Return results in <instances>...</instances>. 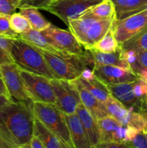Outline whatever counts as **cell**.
<instances>
[{
    "label": "cell",
    "instance_id": "cell-36",
    "mask_svg": "<svg viewBox=\"0 0 147 148\" xmlns=\"http://www.w3.org/2000/svg\"><path fill=\"white\" fill-rule=\"evenodd\" d=\"M138 62L140 68H147V50L138 51Z\"/></svg>",
    "mask_w": 147,
    "mask_h": 148
},
{
    "label": "cell",
    "instance_id": "cell-22",
    "mask_svg": "<svg viewBox=\"0 0 147 148\" xmlns=\"http://www.w3.org/2000/svg\"><path fill=\"white\" fill-rule=\"evenodd\" d=\"M108 116L113 117L122 126L126 127L131 116V111L125 108L121 103L110 96L103 103Z\"/></svg>",
    "mask_w": 147,
    "mask_h": 148
},
{
    "label": "cell",
    "instance_id": "cell-30",
    "mask_svg": "<svg viewBox=\"0 0 147 148\" xmlns=\"http://www.w3.org/2000/svg\"><path fill=\"white\" fill-rule=\"evenodd\" d=\"M126 127H133L138 132H144L147 127V117L139 111H131Z\"/></svg>",
    "mask_w": 147,
    "mask_h": 148
},
{
    "label": "cell",
    "instance_id": "cell-1",
    "mask_svg": "<svg viewBox=\"0 0 147 148\" xmlns=\"http://www.w3.org/2000/svg\"><path fill=\"white\" fill-rule=\"evenodd\" d=\"M32 103L12 101L0 108V134L11 148H27L35 119Z\"/></svg>",
    "mask_w": 147,
    "mask_h": 148
},
{
    "label": "cell",
    "instance_id": "cell-21",
    "mask_svg": "<svg viewBox=\"0 0 147 148\" xmlns=\"http://www.w3.org/2000/svg\"><path fill=\"white\" fill-rule=\"evenodd\" d=\"M20 12L27 19L32 28L39 31H43L53 26L51 23L46 20L38 11V9L30 6H21L19 7Z\"/></svg>",
    "mask_w": 147,
    "mask_h": 148
},
{
    "label": "cell",
    "instance_id": "cell-27",
    "mask_svg": "<svg viewBox=\"0 0 147 148\" xmlns=\"http://www.w3.org/2000/svg\"><path fill=\"white\" fill-rule=\"evenodd\" d=\"M122 50H134L136 51L147 50V26L120 46Z\"/></svg>",
    "mask_w": 147,
    "mask_h": 148
},
{
    "label": "cell",
    "instance_id": "cell-13",
    "mask_svg": "<svg viewBox=\"0 0 147 148\" xmlns=\"http://www.w3.org/2000/svg\"><path fill=\"white\" fill-rule=\"evenodd\" d=\"M134 82L116 85H107L113 98L131 111H141L144 101L138 99L134 94Z\"/></svg>",
    "mask_w": 147,
    "mask_h": 148
},
{
    "label": "cell",
    "instance_id": "cell-17",
    "mask_svg": "<svg viewBox=\"0 0 147 148\" xmlns=\"http://www.w3.org/2000/svg\"><path fill=\"white\" fill-rule=\"evenodd\" d=\"M87 50L90 52L94 65H114V66H118L131 69L129 64L123 57L120 46L115 51L111 53H104V52L99 51L95 49H87Z\"/></svg>",
    "mask_w": 147,
    "mask_h": 148
},
{
    "label": "cell",
    "instance_id": "cell-9",
    "mask_svg": "<svg viewBox=\"0 0 147 148\" xmlns=\"http://www.w3.org/2000/svg\"><path fill=\"white\" fill-rule=\"evenodd\" d=\"M146 26L147 14L141 11L121 20L115 19L112 29L118 44L121 46Z\"/></svg>",
    "mask_w": 147,
    "mask_h": 148
},
{
    "label": "cell",
    "instance_id": "cell-5",
    "mask_svg": "<svg viewBox=\"0 0 147 148\" xmlns=\"http://www.w3.org/2000/svg\"><path fill=\"white\" fill-rule=\"evenodd\" d=\"M34 116L53 132L66 148H74L65 114L56 105L40 102L32 103Z\"/></svg>",
    "mask_w": 147,
    "mask_h": 148
},
{
    "label": "cell",
    "instance_id": "cell-20",
    "mask_svg": "<svg viewBox=\"0 0 147 148\" xmlns=\"http://www.w3.org/2000/svg\"><path fill=\"white\" fill-rule=\"evenodd\" d=\"M115 9V19L121 20L142 11L147 0H112Z\"/></svg>",
    "mask_w": 147,
    "mask_h": 148
},
{
    "label": "cell",
    "instance_id": "cell-34",
    "mask_svg": "<svg viewBox=\"0 0 147 148\" xmlns=\"http://www.w3.org/2000/svg\"><path fill=\"white\" fill-rule=\"evenodd\" d=\"M128 147L147 148V138L144 132H138L131 142L126 143Z\"/></svg>",
    "mask_w": 147,
    "mask_h": 148
},
{
    "label": "cell",
    "instance_id": "cell-42",
    "mask_svg": "<svg viewBox=\"0 0 147 148\" xmlns=\"http://www.w3.org/2000/svg\"><path fill=\"white\" fill-rule=\"evenodd\" d=\"M139 78L147 82V68H141L137 73Z\"/></svg>",
    "mask_w": 147,
    "mask_h": 148
},
{
    "label": "cell",
    "instance_id": "cell-15",
    "mask_svg": "<svg viewBox=\"0 0 147 148\" xmlns=\"http://www.w3.org/2000/svg\"><path fill=\"white\" fill-rule=\"evenodd\" d=\"M76 114L80 119L84 127L86 132L91 147L97 148L100 144V130L97 120L86 109L84 106L80 103L76 108Z\"/></svg>",
    "mask_w": 147,
    "mask_h": 148
},
{
    "label": "cell",
    "instance_id": "cell-31",
    "mask_svg": "<svg viewBox=\"0 0 147 148\" xmlns=\"http://www.w3.org/2000/svg\"><path fill=\"white\" fill-rule=\"evenodd\" d=\"M0 36L12 38H19V35L12 30L10 25V14H0Z\"/></svg>",
    "mask_w": 147,
    "mask_h": 148
},
{
    "label": "cell",
    "instance_id": "cell-14",
    "mask_svg": "<svg viewBox=\"0 0 147 148\" xmlns=\"http://www.w3.org/2000/svg\"><path fill=\"white\" fill-rule=\"evenodd\" d=\"M76 88L80 98L81 103L85 108L92 114L97 120L108 116L104 105L99 102L87 88L82 83L79 77L74 80H71Z\"/></svg>",
    "mask_w": 147,
    "mask_h": 148
},
{
    "label": "cell",
    "instance_id": "cell-24",
    "mask_svg": "<svg viewBox=\"0 0 147 148\" xmlns=\"http://www.w3.org/2000/svg\"><path fill=\"white\" fill-rule=\"evenodd\" d=\"M82 83L87 88L88 90L102 104L112 96L106 84L98 79L96 76L91 79H84L79 77Z\"/></svg>",
    "mask_w": 147,
    "mask_h": 148
},
{
    "label": "cell",
    "instance_id": "cell-41",
    "mask_svg": "<svg viewBox=\"0 0 147 148\" xmlns=\"http://www.w3.org/2000/svg\"><path fill=\"white\" fill-rule=\"evenodd\" d=\"M0 95H5V96L8 97V98H10V99H12L10 94H9L8 91H7V88H6L5 85H4V81H3L2 77H1V74H0Z\"/></svg>",
    "mask_w": 147,
    "mask_h": 148
},
{
    "label": "cell",
    "instance_id": "cell-6",
    "mask_svg": "<svg viewBox=\"0 0 147 148\" xmlns=\"http://www.w3.org/2000/svg\"><path fill=\"white\" fill-rule=\"evenodd\" d=\"M18 68L26 92L33 102L56 105V96L49 78Z\"/></svg>",
    "mask_w": 147,
    "mask_h": 148
},
{
    "label": "cell",
    "instance_id": "cell-25",
    "mask_svg": "<svg viewBox=\"0 0 147 148\" xmlns=\"http://www.w3.org/2000/svg\"><path fill=\"white\" fill-rule=\"evenodd\" d=\"M85 13L99 18L112 17L115 15V9L112 0H102L100 2L89 7Z\"/></svg>",
    "mask_w": 147,
    "mask_h": 148
},
{
    "label": "cell",
    "instance_id": "cell-19",
    "mask_svg": "<svg viewBox=\"0 0 147 148\" xmlns=\"http://www.w3.org/2000/svg\"><path fill=\"white\" fill-rule=\"evenodd\" d=\"M33 134L40 139L45 148H66L57 136L35 117L33 124Z\"/></svg>",
    "mask_w": 147,
    "mask_h": 148
},
{
    "label": "cell",
    "instance_id": "cell-37",
    "mask_svg": "<svg viewBox=\"0 0 147 148\" xmlns=\"http://www.w3.org/2000/svg\"><path fill=\"white\" fill-rule=\"evenodd\" d=\"M138 131L135 128L131 127H126V132H125V137L124 139V143H126L131 142L134 138Z\"/></svg>",
    "mask_w": 147,
    "mask_h": 148
},
{
    "label": "cell",
    "instance_id": "cell-3",
    "mask_svg": "<svg viewBox=\"0 0 147 148\" xmlns=\"http://www.w3.org/2000/svg\"><path fill=\"white\" fill-rule=\"evenodd\" d=\"M115 19V15L99 18L84 12L80 17L69 20L68 26L82 46L91 49L110 28Z\"/></svg>",
    "mask_w": 147,
    "mask_h": 148
},
{
    "label": "cell",
    "instance_id": "cell-29",
    "mask_svg": "<svg viewBox=\"0 0 147 148\" xmlns=\"http://www.w3.org/2000/svg\"><path fill=\"white\" fill-rule=\"evenodd\" d=\"M13 39L7 36H0V64L14 63L12 56Z\"/></svg>",
    "mask_w": 147,
    "mask_h": 148
},
{
    "label": "cell",
    "instance_id": "cell-18",
    "mask_svg": "<svg viewBox=\"0 0 147 148\" xmlns=\"http://www.w3.org/2000/svg\"><path fill=\"white\" fill-rule=\"evenodd\" d=\"M19 38L40 49L54 53H64L65 51L55 46L41 31L31 28L28 31L19 35ZM67 53V52H66Z\"/></svg>",
    "mask_w": 147,
    "mask_h": 148
},
{
    "label": "cell",
    "instance_id": "cell-43",
    "mask_svg": "<svg viewBox=\"0 0 147 148\" xmlns=\"http://www.w3.org/2000/svg\"><path fill=\"white\" fill-rule=\"evenodd\" d=\"M12 101V100L10 99V98H8V97L5 96V95H0V108L6 105V104L9 103L11 102Z\"/></svg>",
    "mask_w": 147,
    "mask_h": 148
},
{
    "label": "cell",
    "instance_id": "cell-10",
    "mask_svg": "<svg viewBox=\"0 0 147 148\" xmlns=\"http://www.w3.org/2000/svg\"><path fill=\"white\" fill-rule=\"evenodd\" d=\"M0 74L7 91L14 101H31L24 88L22 79L15 63L0 64Z\"/></svg>",
    "mask_w": 147,
    "mask_h": 148
},
{
    "label": "cell",
    "instance_id": "cell-40",
    "mask_svg": "<svg viewBox=\"0 0 147 148\" xmlns=\"http://www.w3.org/2000/svg\"><path fill=\"white\" fill-rule=\"evenodd\" d=\"M95 77L93 69H91V67H86L83 69L79 77L84 79H91Z\"/></svg>",
    "mask_w": 147,
    "mask_h": 148
},
{
    "label": "cell",
    "instance_id": "cell-38",
    "mask_svg": "<svg viewBox=\"0 0 147 148\" xmlns=\"http://www.w3.org/2000/svg\"><path fill=\"white\" fill-rule=\"evenodd\" d=\"M97 147L100 148H110V147H128L126 143H120L118 142H108L105 143H100Z\"/></svg>",
    "mask_w": 147,
    "mask_h": 148
},
{
    "label": "cell",
    "instance_id": "cell-26",
    "mask_svg": "<svg viewBox=\"0 0 147 148\" xmlns=\"http://www.w3.org/2000/svg\"><path fill=\"white\" fill-rule=\"evenodd\" d=\"M119 47L120 45L115 38L112 25L105 36L94 45L92 49L104 53H111L115 51Z\"/></svg>",
    "mask_w": 147,
    "mask_h": 148
},
{
    "label": "cell",
    "instance_id": "cell-7",
    "mask_svg": "<svg viewBox=\"0 0 147 148\" xmlns=\"http://www.w3.org/2000/svg\"><path fill=\"white\" fill-rule=\"evenodd\" d=\"M102 0H53L43 10L57 16L68 25L70 20L80 17L89 7Z\"/></svg>",
    "mask_w": 147,
    "mask_h": 148
},
{
    "label": "cell",
    "instance_id": "cell-11",
    "mask_svg": "<svg viewBox=\"0 0 147 148\" xmlns=\"http://www.w3.org/2000/svg\"><path fill=\"white\" fill-rule=\"evenodd\" d=\"M92 69L95 76L106 85L131 82L139 78L131 69L114 65L95 64Z\"/></svg>",
    "mask_w": 147,
    "mask_h": 148
},
{
    "label": "cell",
    "instance_id": "cell-4",
    "mask_svg": "<svg viewBox=\"0 0 147 148\" xmlns=\"http://www.w3.org/2000/svg\"><path fill=\"white\" fill-rule=\"evenodd\" d=\"M12 56L20 69L49 79L56 78L40 49L28 42L20 38L13 39Z\"/></svg>",
    "mask_w": 147,
    "mask_h": 148
},
{
    "label": "cell",
    "instance_id": "cell-23",
    "mask_svg": "<svg viewBox=\"0 0 147 148\" xmlns=\"http://www.w3.org/2000/svg\"><path fill=\"white\" fill-rule=\"evenodd\" d=\"M97 122L100 130V143L115 142V133L117 130L122 126V124L110 116H107L97 119Z\"/></svg>",
    "mask_w": 147,
    "mask_h": 148
},
{
    "label": "cell",
    "instance_id": "cell-2",
    "mask_svg": "<svg viewBox=\"0 0 147 148\" xmlns=\"http://www.w3.org/2000/svg\"><path fill=\"white\" fill-rule=\"evenodd\" d=\"M44 56L48 65L55 77L64 80H74L79 77L83 69L92 66L94 62L89 50L86 49L82 55H74L71 53H54L40 49Z\"/></svg>",
    "mask_w": 147,
    "mask_h": 148
},
{
    "label": "cell",
    "instance_id": "cell-12",
    "mask_svg": "<svg viewBox=\"0 0 147 148\" xmlns=\"http://www.w3.org/2000/svg\"><path fill=\"white\" fill-rule=\"evenodd\" d=\"M41 32L61 50L74 55L83 54L82 45L70 30H63L53 25Z\"/></svg>",
    "mask_w": 147,
    "mask_h": 148
},
{
    "label": "cell",
    "instance_id": "cell-46",
    "mask_svg": "<svg viewBox=\"0 0 147 148\" xmlns=\"http://www.w3.org/2000/svg\"><path fill=\"white\" fill-rule=\"evenodd\" d=\"M144 133H145V134H146V138H147V127H146V128L145 131H144Z\"/></svg>",
    "mask_w": 147,
    "mask_h": 148
},
{
    "label": "cell",
    "instance_id": "cell-8",
    "mask_svg": "<svg viewBox=\"0 0 147 148\" xmlns=\"http://www.w3.org/2000/svg\"><path fill=\"white\" fill-rule=\"evenodd\" d=\"M56 96V107L65 114L76 113L81 103L79 94L71 81L53 78L50 79Z\"/></svg>",
    "mask_w": 147,
    "mask_h": 148
},
{
    "label": "cell",
    "instance_id": "cell-44",
    "mask_svg": "<svg viewBox=\"0 0 147 148\" xmlns=\"http://www.w3.org/2000/svg\"><path fill=\"white\" fill-rule=\"evenodd\" d=\"M139 112H141L142 114H144L147 117V96L144 98V102H143L142 108H141V111H139Z\"/></svg>",
    "mask_w": 147,
    "mask_h": 148
},
{
    "label": "cell",
    "instance_id": "cell-16",
    "mask_svg": "<svg viewBox=\"0 0 147 148\" xmlns=\"http://www.w3.org/2000/svg\"><path fill=\"white\" fill-rule=\"evenodd\" d=\"M66 123L69 129L74 148H91L86 132L76 113L65 114Z\"/></svg>",
    "mask_w": 147,
    "mask_h": 148
},
{
    "label": "cell",
    "instance_id": "cell-45",
    "mask_svg": "<svg viewBox=\"0 0 147 148\" xmlns=\"http://www.w3.org/2000/svg\"><path fill=\"white\" fill-rule=\"evenodd\" d=\"M0 148H11L0 134Z\"/></svg>",
    "mask_w": 147,
    "mask_h": 148
},
{
    "label": "cell",
    "instance_id": "cell-35",
    "mask_svg": "<svg viewBox=\"0 0 147 148\" xmlns=\"http://www.w3.org/2000/svg\"><path fill=\"white\" fill-rule=\"evenodd\" d=\"M53 0H23L21 6H30L37 8L38 10H43L45 7L48 5Z\"/></svg>",
    "mask_w": 147,
    "mask_h": 148
},
{
    "label": "cell",
    "instance_id": "cell-39",
    "mask_svg": "<svg viewBox=\"0 0 147 148\" xmlns=\"http://www.w3.org/2000/svg\"><path fill=\"white\" fill-rule=\"evenodd\" d=\"M27 148H45L43 146V143H41L40 139L35 136V134H33L31 139L27 145Z\"/></svg>",
    "mask_w": 147,
    "mask_h": 148
},
{
    "label": "cell",
    "instance_id": "cell-33",
    "mask_svg": "<svg viewBox=\"0 0 147 148\" xmlns=\"http://www.w3.org/2000/svg\"><path fill=\"white\" fill-rule=\"evenodd\" d=\"M134 94L138 99L144 101V98L147 96V82L138 78L133 85Z\"/></svg>",
    "mask_w": 147,
    "mask_h": 148
},
{
    "label": "cell",
    "instance_id": "cell-32",
    "mask_svg": "<svg viewBox=\"0 0 147 148\" xmlns=\"http://www.w3.org/2000/svg\"><path fill=\"white\" fill-rule=\"evenodd\" d=\"M23 0H0V14H10L19 9Z\"/></svg>",
    "mask_w": 147,
    "mask_h": 148
},
{
    "label": "cell",
    "instance_id": "cell-28",
    "mask_svg": "<svg viewBox=\"0 0 147 148\" xmlns=\"http://www.w3.org/2000/svg\"><path fill=\"white\" fill-rule=\"evenodd\" d=\"M10 25L18 35L28 31L32 28L30 23L20 12H14L10 15Z\"/></svg>",
    "mask_w": 147,
    "mask_h": 148
}]
</instances>
